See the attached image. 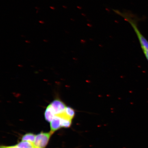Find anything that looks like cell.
I'll use <instances>...</instances> for the list:
<instances>
[{"instance_id":"6da1fadb","label":"cell","mask_w":148,"mask_h":148,"mask_svg":"<svg viewBox=\"0 0 148 148\" xmlns=\"http://www.w3.org/2000/svg\"><path fill=\"white\" fill-rule=\"evenodd\" d=\"M116 14L123 18L132 26L138 37L144 54L148 62V40L140 32L138 27V19L134 14L128 12H120L118 10Z\"/></svg>"},{"instance_id":"7a4b0ae2","label":"cell","mask_w":148,"mask_h":148,"mask_svg":"<svg viewBox=\"0 0 148 148\" xmlns=\"http://www.w3.org/2000/svg\"><path fill=\"white\" fill-rule=\"evenodd\" d=\"M53 133L51 131L48 133L42 132L36 135L35 138L34 145L38 148H45Z\"/></svg>"},{"instance_id":"3957f363","label":"cell","mask_w":148,"mask_h":148,"mask_svg":"<svg viewBox=\"0 0 148 148\" xmlns=\"http://www.w3.org/2000/svg\"><path fill=\"white\" fill-rule=\"evenodd\" d=\"M55 114H60L65 110L67 106L58 97L56 98L49 104Z\"/></svg>"},{"instance_id":"277c9868","label":"cell","mask_w":148,"mask_h":148,"mask_svg":"<svg viewBox=\"0 0 148 148\" xmlns=\"http://www.w3.org/2000/svg\"><path fill=\"white\" fill-rule=\"evenodd\" d=\"M61 127H62L61 119L58 116H55L51 122V131L54 133Z\"/></svg>"},{"instance_id":"5b68a950","label":"cell","mask_w":148,"mask_h":148,"mask_svg":"<svg viewBox=\"0 0 148 148\" xmlns=\"http://www.w3.org/2000/svg\"><path fill=\"white\" fill-rule=\"evenodd\" d=\"M44 115L46 121L49 122H51L55 116L54 112L49 105L46 109Z\"/></svg>"},{"instance_id":"8992f818","label":"cell","mask_w":148,"mask_h":148,"mask_svg":"<svg viewBox=\"0 0 148 148\" xmlns=\"http://www.w3.org/2000/svg\"><path fill=\"white\" fill-rule=\"evenodd\" d=\"M18 148H38L34 144L29 141H22L16 145Z\"/></svg>"},{"instance_id":"52a82bcc","label":"cell","mask_w":148,"mask_h":148,"mask_svg":"<svg viewBox=\"0 0 148 148\" xmlns=\"http://www.w3.org/2000/svg\"><path fill=\"white\" fill-rule=\"evenodd\" d=\"M36 135L31 133H29L25 134L23 136L22 138V141H27L32 142L34 143L35 138H36Z\"/></svg>"},{"instance_id":"ba28073f","label":"cell","mask_w":148,"mask_h":148,"mask_svg":"<svg viewBox=\"0 0 148 148\" xmlns=\"http://www.w3.org/2000/svg\"><path fill=\"white\" fill-rule=\"evenodd\" d=\"M60 119L61 120V127H65V128H68L71 126L72 120L62 119L61 118Z\"/></svg>"},{"instance_id":"9c48e42d","label":"cell","mask_w":148,"mask_h":148,"mask_svg":"<svg viewBox=\"0 0 148 148\" xmlns=\"http://www.w3.org/2000/svg\"><path fill=\"white\" fill-rule=\"evenodd\" d=\"M2 147L3 148H18L16 145L11 146V147H5V146H2Z\"/></svg>"},{"instance_id":"30bf717a","label":"cell","mask_w":148,"mask_h":148,"mask_svg":"<svg viewBox=\"0 0 148 148\" xmlns=\"http://www.w3.org/2000/svg\"><path fill=\"white\" fill-rule=\"evenodd\" d=\"M50 8L51 9H53V10H55V7H53V6H50Z\"/></svg>"},{"instance_id":"8fae6325","label":"cell","mask_w":148,"mask_h":148,"mask_svg":"<svg viewBox=\"0 0 148 148\" xmlns=\"http://www.w3.org/2000/svg\"><path fill=\"white\" fill-rule=\"evenodd\" d=\"M39 23L41 24H44V22L42 21H39Z\"/></svg>"},{"instance_id":"7c38bea8","label":"cell","mask_w":148,"mask_h":148,"mask_svg":"<svg viewBox=\"0 0 148 148\" xmlns=\"http://www.w3.org/2000/svg\"><path fill=\"white\" fill-rule=\"evenodd\" d=\"M35 8H36V9H39V8H37L36 7H35Z\"/></svg>"},{"instance_id":"4fadbf2b","label":"cell","mask_w":148,"mask_h":148,"mask_svg":"<svg viewBox=\"0 0 148 148\" xmlns=\"http://www.w3.org/2000/svg\"><path fill=\"white\" fill-rule=\"evenodd\" d=\"M1 148H3V147L2 146H1Z\"/></svg>"},{"instance_id":"5bb4252c","label":"cell","mask_w":148,"mask_h":148,"mask_svg":"<svg viewBox=\"0 0 148 148\" xmlns=\"http://www.w3.org/2000/svg\"><path fill=\"white\" fill-rule=\"evenodd\" d=\"M38 11L37 10V12H36V13L37 14L38 13Z\"/></svg>"}]
</instances>
